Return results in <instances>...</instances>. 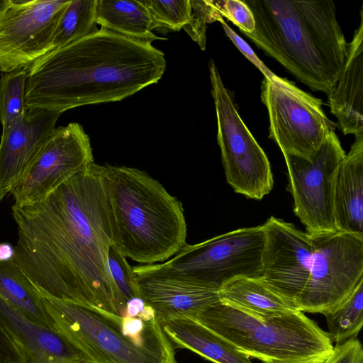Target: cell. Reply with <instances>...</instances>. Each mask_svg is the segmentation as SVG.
Wrapping results in <instances>:
<instances>
[{
    "mask_svg": "<svg viewBox=\"0 0 363 363\" xmlns=\"http://www.w3.org/2000/svg\"><path fill=\"white\" fill-rule=\"evenodd\" d=\"M13 259L42 294L121 313L127 301L108 266L113 244L104 165L95 162L40 201L11 207Z\"/></svg>",
    "mask_w": 363,
    "mask_h": 363,
    "instance_id": "obj_1",
    "label": "cell"
},
{
    "mask_svg": "<svg viewBox=\"0 0 363 363\" xmlns=\"http://www.w3.org/2000/svg\"><path fill=\"white\" fill-rule=\"evenodd\" d=\"M166 67L164 54L150 43L101 28L27 67L26 106L62 114L118 101L157 83Z\"/></svg>",
    "mask_w": 363,
    "mask_h": 363,
    "instance_id": "obj_2",
    "label": "cell"
},
{
    "mask_svg": "<svg viewBox=\"0 0 363 363\" xmlns=\"http://www.w3.org/2000/svg\"><path fill=\"white\" fill-rule=\"evenodd\" d=\"M255 22L243 33L298 80L328 94L344 64L347 44L332 0H243Z\"/></svg>",
    "mask_w": 363,
    "mask_h": 363,
    "instance_id": "obj_3",
    "label": "cell"
},
{
    "mask_svg": "<svg viewBox=\"0 0 363 363\" xmlns=\"http://www.w3.org/2000/svg\"><path fill=\"white\" fill-rule=\"evenodd\" d=\"M50 328L89 363H177L160 316L140 297L121 313L59 300L38 291Z\"/></svg>",
    "mask_w": 363,
    "mask_h": 363,
    "instance_id": "obj_4",
    "label": "cell"
},
{
    "mask_svg": "<svg viewBox=\"0 0 363 363\" xmlns=\"http://www.w3.org/2000/svg\"><path fill=\"white\" fill-rule=\"evenodd\" d=\"M113 245L144 264L164 262L186 244L182 203L147 172L105 164Z\"/></svg>",
    "mask_w": 363,
    "mask_h": 363,
    "instance_id": "obj_5",
    "label": "cell"
},
{
    "mask_svg": "<svg viewBox=\"0 0 363 363\" xmlns=\"http://www.w3.org/2000/svg\"><path fill=\"white\" fill-rule=\"evenodd\" d=\"M194 319L264 363H323L334 347L328 332L300 311L264 315L220 300Z\"/></svg>",
    "mask_w": 363,
    "mask_h": 363,
    "instance_id": "obj_6",
    "label": "cell"
},
{
    "mask_svg": "<svg viewBox=\"0 0 363 363\" xmlns=\"http://www.w3.org/2000/svg\"><path fill=\"white\" fill-rule=\"evenodd\" d=\"M264 233L262 225L242 228L184 246L158 264L218 290L238 277L262 278Z\"/></svg>",
    "mask_w": 363,
    "mask_h": 363,
    "instance_id": "obj_7",
    "label": "cell"
},
{
    "mask_svg": "<svg viewBox=\"0 0 363 363\" xmlns=\"http://www.w3.org/2000/svg\"><path fill=\"white\" fill-rule=\"evenodd\" d=\"M209 72L217 118V141L226 182L235 193L261 200L274 185L269 159L240 116L213 61L209 62Z\"/></svg>",
    "mask_w": 363,
    "mask_h": 363,
    "instance_id": "obj_8",
    "label": "cell"
},
{
    "mask_svg": "<svg viewBox=\"0 0 363 363\" xmlns=\"http://www.w3.org/2000/svg\"><path fill=\"white\" fill-rule=\"evenodd\" d=\"M261 99L269 120V138L283 155L311 160L334 130V123L322 108V101L285 78H264Z\"/></svg>",
    "mask_w": 363,
    "mask_h": 363,
    "instance_id": "obj_9",
    "label": "cell"
},
{
    "mask_svg": "<svg viewBox=\"0 0 363 363\" xmlns=\"http://www.w3.org/2000/svg\"><path fill=\"white\" fill-rule=\"evenodd\" d=\"M311 237L309 277L296 308L323 314L342 303L363 280V235L336 231Z\"/></svg>",
    "mask_w": 363,
    "mask_h": 363,
    "instance_id": "obj_10",
    "label": "cell"
},
{
    "mask_svg": "<svg viewBox=\"0 0 363 363\" xmlns=\"http://www.w3.org/2000/svg\"><path fill=\"white\" fill-rule=\"evenodd\" d=\"M345 155L335 130L330 133L311 160L283 155L294 213L309 235L337 231L334 191L337 174Z\"/></svg>",
    "mask_w": 363,
    "mask_h": 363,
    "instance_id": "obj_11",
    "label": "cell"
},
{
    "mask_svg": "<svg viewBox=\"0 0 363 363\" xmlns=\"http://www.w3.org/2000/svg\"><path fill=\"white\" fill-rule=\"evenodd\" d=\"M70 0H1L0 72L28 67L53 50L58 23Z\"/></svg>",
    "mask_w": 363,
    "mask_h": 363,
    "instance_id": "obj_12",
    "label": "cell"
},
{
    "mask_svg": "<svg viewBox=\"0 0 363 363\" xmlns=\"http://www.w3.org/2000/svg\"><path fill=\"white\" fill-rule=\"evenodd\" d=\"M94 162L89 137L79 123L55 128L11 192L13 205L40 201Z\"/></svg>",
    "mask_w": 363,
    "mask_h": 363,
    "instance_id": "obj_13",
    "label": "cell"
},
{
    "mask_svg": "<svg viewBox=\"0 0 363 363\" xmlns=\"http://www.w3.org/2000/svg\"><path fill=\"white\" fill-rule=\"evenodd\" d=\"M262 225L264 233L262 279L296 307L309 277L314 250L312 237L274 216Z\"/></svg>",
    "mask_w": 363,
    "mask_h": 363,
    "instance_id": "obj_14",
    "label": "cell"
},
{
    "mask_svg": "<svg viewBox=\"0 0 363 363\" xmlns=\"http://www.w3.org/2000/svg\"><path fill=\"white\" fill-rule=\"evenodd\" d=\"M140 297L152 306L162 320L182 315L196 318L209 306L219 301V290L159 266L133 267Z\"/></svg>",
    "mask_w": 363,
    "mask_h": 363,
    "instance_id": "obj_15",
    "label": "cell"
},
{
    "mask_svg": "<svg viewBox=\"0 0 363 363\" xmlns=\"http://www.w3.org/2000/svg\"><path fill=\"white\" fill-rule=\"evenodd\" d=\"M60 113L38 108L25 113L2 130L0 140V202L22 178Z\"/></svg>",
    "mask_w": 363,
    "mask_h": 363,
    "instance_id": "obj_16",
    "label": "cell"
},
{
    "mask_svg": "<svg viewBox=\"0 0 363 363\" xmlns=\"http://www.w3.org/2000/svg\"><path fill=\"white\" fill-rule=\"evenodd\" d=\"M331 113L344 135H363V10L352 40L347 44L344 64L328 94Z\"/></svg>",
    "mask_w": 363,
    "mask_h": 363,
    "instance_id": "obj_17",
    "label": "cell"
},
{
    "mask_svg": "<svg viewBox=\"0 0 363 363\" xmlns=\"http://www.w3.org/2000/svg\"><path fill=\"white\" fill-rule=\"evenodd\" d=\"M0 317L23 346L28 363H77V350L52 329L26 318L0 295Z\"/></svg>",
    "mask_w": 363,
    "mask_h": 363,
    "instance_id": "obj_18",
    "label": "cell"
},
{
    "mask_svg": "<svg viewBox=\"0 0 363 363\" xmlns=\"http://www.w3.org/2000/svg\"><path fill=\"white\" fill-rule=\"evenodd\" d=\"M333 208L337 231L363 235V135L355 136L340 166Z\"/></svg>",
    "mask_w": 363,
    "mask_h": 363,
    "instance_id": "obj_19",
    "label": "cell"
},
{
    "mask_svg": "<svg viewBox=\"0 0 363 363\" xmlns=\"http://www.w3.org/2000/svg\"><path fill=\"white\" fill-rule=\"evenodd\" d=\"M173 345L186 349L214 363H252L249 357L201 323L175 315L162 320Z\"/></svg>",
    "mask_w": 363,
    "mask_h": 363,
    "instance_id": "obj_20",
    "label": "cell"
},
{
    "mask_svg": "<svg viewBox=\"0 0 363 363\" xmlns=\"http://www.w3.org/2000/svg\"><path fill=\"white\" fill-rule=\"evenodd\" d=\"M96 20L101 28L138 40L163 39L152 33L153 19L140 0H97Z\"/></svg>",
    "mask_w": 363,
    "mask_h": 363,
    "instance_id": "obj_21",
    "label": "cell"
},
{
    "mask_svg": "<svg viewBox=\"0 0 363 363\" xmlns=\"http://www.w3.org/2000/svg\"><path fill=\"white\" fill-rule=\"evenodd\" d=\"M220 298L264 315L298 311L294 303L272 289L262 278L238 277L219 290Z\"/></svg>",
    "mask_w": 363,
    "mask_h": 363,
    "instance_id": "obj_22",
    "label": "cell"
},
{
    "mask_svg": "<svg viewBox=\"0 0 363 363\" xmlns=\"http://www.w3.org/2000/svg\"><path fill=\"white\" fill-rule=\"evenodd\" d=\"M0 295L26 318L50 328L39 292L13 259L0 262Z\"/></svg>",
    "mask_w": 363,
    "mask_h": 363,
    "instance_id": "obj_23",
    "label": "cell"
},
{
    "mask_svg": "<svg viewBox=\"0 0 363 363\" xmlns=\"http://www.w3.org/2000/svg\"><path fill=\"white\" fill-rule=\"evenodd\" d=\"M97 0H70L56 28L53 49L96 32Z\"/></svg>",
    "mask_w": 363,
    "mask_h": 363,
    "instance_id": "obj_24",
    "label": "cell"
},
{
    "mask_svg": "<svg viewBox=\"0 0 363 363\" xmlns=\"http://www.w3.org/2000/svg\"><path fill=\"white\" fill-rule=\"evenodd\" d=\"M323 315L329 337L335 345L357 337L363 325V280L347 299Z\"/></svg>",
    "mask_w": 363,
    "mask_h": 363,
    "instance_id": "obj_25",
    "label": "cell"
},
{
    "mask_svg": "<svg viewBox=\"0 0 363 363\" xmlns=\"http://www.w3.org/2000/svg\"><path fill=\"white\" fill-rule=\"evenodd\" d=\"M27 68L2 73L0 79V121L2 130L26 111Z\"/></svg>",
    "mask_w": 363,
    "mask_h": 363,
    "instance_id": "obj_26",
    "label": "cell"
},
{
    "mask_svg": "<svg viewBox=\"0 0 363 363\" xmlns=\"http://www.w3.org/2000/svg\"><path fill=\"white\" fill-rule=\"evenodd\" d=\"M153 19L155 28H164L179 31L190 21V0H140Z\"/></svg>",
    "mask_w": 363,
    "mask_h": 363,
    "instance_id": "obj_27",
    "label": "cell"
},
{
    "mask_svg": "<svg viewBox=\"0 0 363 363\" xmlns=\"http://www.w3.org/2000/svg\"><path fill=\"white\" fill-rule=\"evenodd\" d=\"M190 4L191 19L183 28L191 39L197 43L200 48L204 50L206 45L207 24L218 21L222 16L216 10L213 0H190Z\"/></svg>",
    "mask_w": 363,
    "mask_h": 363,
    "instance_id": "obj_28",
    "label": "cell"
},
{
    "mask_svg": "<svg viewBox=\"0 0 363 363\" xmlns=\"http://www.w3.org/2000/svg\"><path fill=\"white\" fill-rule=\"evenodd\" d=\"M108 266L113 280L127 301L134 297H140L133 267L113 245L108 251Z\"/></svg>",
    "mask_w": 363,
    "mask_h": 363,
    "instance_id": "obj_29",
    "label": "cell"
},
{
    "mask_svg": "<svg viewBox=\"0 0 363 363\" xmlns=\"http://www.w3.org/2000/svg\"><path fill=\"white\" fill-rule=\"evenodd\" d=\"M218 13L233 22L242 33L254 31L255 22L253 14L247 4L240 0L213 1Z\"/></svg>",
    "mask_w": 363,
    "mask_h": 363,
    "instance_id": "obj_30",
    "label": "cell"
},
{
    "mask_svg": "<svg viewBox=\"0 0 363 363\" xmlns=\"http://www.w3.org/2000/svg\"><path fill=\"white\" fill-rule=\"evenodd\" d=\"M0 363H28L23 346L1 317Z\"/></svg>",
    "mask_w": 363,
    "mask_h": 363,
    "instance_id": "obj_31",
    "label": "cell"
},
{
    "mask_svg": "<svg viewBox=\"0 0 363 363\" xmlns=\"http://www.w3.org/2000/svg\"><path fill=\"white\" fill-rule=\"evenodd\" d=\"M323 363H363V348L357 337L349 339L333 347Z\"/></svg>",
    "mask_w": 363,
    "mask_h": 363,
    "instance_id": "obj_32",
    "label": "cell"
},
{
    "mask_svg": "<svg viewBox=\"0 0 363 363\" xmlns=\"http://www.w3.org/2000/svg\"><path fill=\"white\" fill-rule=\"evenodd\" d=\"M218 21L221 23L226 35L230 39L235 47L264 74V78L271 79L276 75L258 57L249 44L226 23L222 17Z\"/></svg>",
    "mask_w": 363,
    "mask_h": 363,
    "instance_id": "obj_33",
    "label": "cell"
},
{
    "mask_svg": "<svg viewBox=\"0 0 363 363\" xmlns=\"http://www.w3.org/2000/svg\"><path fill=\"white\" fill-rule=\"evenodd\" d=\"M14 247L8 242L0 243V262H6L13 259Z\"/></svg>",
    "mask_w": 363,
    "mask_h": 363,
    "instance_id": "obj_34",
    "label": "cell"
},
{
    "mask_svg": "<svg viewBox=\"0 0 363 363\" xmlns=\"http://www.w3.org/2000/svg\"><path fill=\"white\" fill-rule=\"evenodd\" d=\"M1 0H0V4H1Z\"/></svg>",
    "mask_w": 363,
    "mask_h": 363,
    "instance_id": "obj_35",
    "label": "cell"
}]
</instances>
